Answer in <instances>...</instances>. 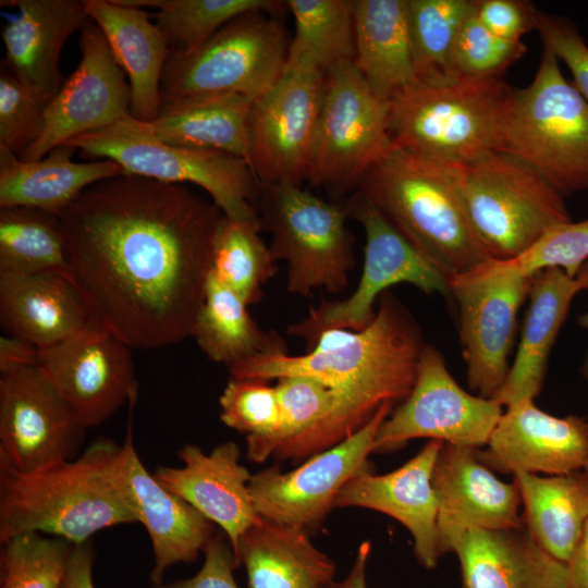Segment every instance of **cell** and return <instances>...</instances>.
Segmentation results:
<instances>
[{"instance_id":"cell-1","label":"cell","mask_w":588,"mask_h":588,"mask_svg":"<svg viewBox=\"0 0 588 588\" xmlns=\"http://www.w3.org/2000/svg\"><path fill=\"white\" fill-rule=\"evenodd\" d=\"M222 215L183 184L133 174L81 193L58 217L93 323L136 350L192 336Z\"/></svg>"},{"instance_id":"cell-2","label":"cell","mask_w":588,"mask_h":588,"mask_svg":"<svg viewBox=\"0 0 588 588\" xmlns=\"http://www.w3.org/2000/svg\"><path fill=\"white\" fill-rule=\"evenodd\" d=\"M425 345L411 313L387 291L378 299L376 316L366 329L327 330L304 355H260L228 370L232 378L268 381L306 376L332 390L334 411L290 455L289 460L298 462L355 433L384 402L404 401L414 385Z\"/></svg>"},{"instance_id":"cell-3","label":"cell","mask_w":588,"mask_h":588,"mask_svg":"<svg viewBox=\"0 0 588 588\" xmlns=\"http://www.w3.org/2000/svg\"><path fill=\"white\" fill-rule=\"evenodd\" d=\"M121 444L98 438L77 457L16 475L0 470V542L40 532L78 544L138 523L120 470Z\"/></svg>"},{"instance_id":"cell-4","label":"cell","mask_w":588,"mask_h":588,"mask_svg":"<svg viewBox=\"0 0 588 588\" xmlns=\"http://www.w3.org/2000/svg\"><path fill=\"white\" fill-rule=\"evenodd\" d=\"M354 193L449 279L493 259L469 221L452 164L393 147Z\"/></svg>"},{"instance_id":"cell-5","label":"cell","mask_w":588,"mask_h":588,"mask_svg":"<svg viewBox=\"0 0 588 588\" xmlns=\"http://www.w3.org/2000/svg\"><path fill=\"white\" fill-rule=\"evenodd\" d=\"M510 89L499 76L463 77L444 86L415 83L389 100L392 145L449 164L500 151Z\"/></svg>"},{"instance_id":"cell-6","label":"cell","mask_w":588,"mask_h":588,"mask_svg":"<svg viewBox=\"0 0 588 588\" xmlns=\"http://www.w3.org/2000/svg\"><path fill=\"white\" fill-rule=\"evenodd\" d=\"M500 151L530 167L562 196L588 189V103L546 47L530 85L507 94Z\"/></svg>"},{"instance_id":"cell-7","label":"cell","mask_w":588,"mask_h":588,"mask_svg":"<svg viewBox=\"0 0 588 588\" xmlns=\"http://www.w3.org/2000/svg\"><path fill=\"white\" fill-rule=\"evenodd\" d=\"M469 221L490 256L511 260L569 222L563 196L515 157L492 151L452 164Z\"/></svg>"},{"instance_id":"cell-8","label":"cell","mask_w":588,"mask_h":588,"mask_svg":"<svg viewBox=\"0 0 588 588\" xmlns=\"http://www.w3.org/2000/svg\"><path fill=\"white\" fill-rule=\"evenodd\" d=\"M66 144L93 158L109 159L126 174L205 189L232 219H260L256 204L261 184L244 159L219 150L177 147L151 136L131 114Z\"/></svg>"},{"instance_id":"cell-9","label":"cell","mask_w":588,"mask_h":588,"mask_svg":"<svg viewBox=\"0 0 588 588\" xmlns=\"http://www.w3.org/2000/svg\"><path fill=\"white\" fill-rule=\"evenodd\" d=\"M273 15L244 13L197 49L170 51L161 75V102L230 94L255 100L265 94L281 76L290 46L284 26Z\"/></svg>"},{"instance_id":"cell-10","label":"cell","mask_w":588,"mask_h":588,"mask_svg":"<svg viewBox=\"0 0 588 588\" xmlns=\"http://www.w3.org/2000/svg\"><path fill=\"white\" fill-rule=\"evenodd\" d=\"M270 250L287 262L286 291L309 296L319 287L340 293L356 266L344 206L294 185L262 186L256 204Z\"/></svg>"},{"instance_id":"cell-11","label":"cell","mask_w":588,"mask_h":588,"mask_svg":"<svg viewBox=\"0 0 588 588\" xmlns=\"http://www.w3.org/2000/svg\"><path fill=\"white\" fill-rule=\"evenodd\" d=\"M388 117L389 101L371 88L353 61L328 71L306 182L336 196L356 192L368 171L393 148Z\"/></svg>"},{"instance_id":"cell-12","label":"cell","mask_w":588,"mask_h":588,"mask_svg":"<svg viewBox=\"0 0 588 588\" xmlns=\"http://www.w3.org/2000/svg\"><path fill=\"white\" fill-rule=\"evenodd\" d=\"M347 218L356 220L366 234L365 259L359 282L351 295L321 301L287 328L310 350L321 333L342 329L362 331L373 320L375 304L390 286L409 283L427 294H450L449 278L427 260L372 205L353 193L344 205Z\"/></svg>"},{"instance_id":"cell-13","label":"cell","mask_w":588,"mask_h":588,"mask_svg":"<svg viewBox=\"0 0 588 588\" xmlns=\"http://www.w3.org/2000/svg\"><path fill=\"white\" fill-rule=\"evenodd\" d=\"M460 314V340L469 388L495 399L507 377L517 314L531 277L492 259L449 279Z\"/></svg>"},{"instance_id":"cell-14","label":"cell","mask_w":588,"mask_h":588,"mask_svg":"<svg viewBox=\"0 0 588 588\" xmlns=\"http://www.w3.org/2000/svg\"><path fill=\"white\" fill-rule=\"evenodd\" d=\"M85 430L38 365L0 372V470L27 475L71 461Z\"/></svg>"},{"instance_id":"cell-15","label":"cell","mask_w":588,"mask_h":588,"mask_svg":"<svg viewBox=\"0 0 588 588\" xmlns=\"http://www.w3.org/2000/svg\"><path fill=\"white\" fill-rule=\"evenodd\" d=\"M502 405L463 390L442 354L425 345L414 385L403 403L380 425L372 453L400 449L418 438L478 449L487 445Z\"/></svg>"},{"instance_id":"cell-16","label":"cell","mask_w":588,"mask_h":588,"mask_svg":"<svg viewBox=\"0 0 588 588\" xmlns=\"http://www.w3.org/2000/svg\"><path fill=\"white\" fill-rule=\"evenodd\" d=\"M324 74L286 63L278 81L254 100L248 117V162L261 186H301L307 180Z\"/></svg>"},{"instance_id":"cell-17","label":"cell","mask_w":588,"mask_h":588,"mask_svg":"<svg viewBox=\"0 0 588 588\" xmlns=\"http://www.w3.org/2000/svg\"><path fill=\"white\" fill-rule=\"evenodd\" d=\"M393 406L394 403L384 402L355 433L291 471L269 467L253 475L248 487L258 514L308 534L316 530L334 507L342 487L371 467L368 456L373 451L377 431Z\"/></svg>"},{"instance_id":"cell-18","label":"cell","mask_w":588,"mask_h":588,"mask_svg":"<svg viewBox=\"0 0 588 588\" xmlns=\"http://www.w3.org/2000/svg\"><path fill=\"white\" fill-rule=\"evenodd\" d=\"M82 58L57 96L45 107L38 139L17 157L38 160L56 147L108 127L130 113L131 90L125 73L99 26L91 20L79 34Z\"/></svg>"},{"instance_id":"cell-19","label":"cell","mask_w":588,"mask_h":588,"mask_svg":"<svg viewBox=\"0 0 588 588\" xmlns=\"http://www.w3.org/2000/svg\"><path fill=\"white\" fill-rule=\"evenodd\" d=\"M132 348L109 331L90 326L38 350V366L87 429L110 418L137 396Z\"/></svg>"},{"instance_id":"cell-20","label":"cell","mask_w":588,"mask_h":588,"mask_svg":"<svg viewBox=\"0 0 588 588\" xmlns=\"http://www.w3.org/2000/svg\"><path fill=\"white\" fill-rule=\"evenodd\" d=\"M443 442L430 440L401 467L376 475L371 467L352 477L339 491L334 507H365L400 522L413 536L414 553L425 568L442 556L439 505L432 485L434 463Z\"/></svg>"},{"instance_id":"cell-21","label":"cell","mask_w":588,"mask_h":588,"mask_svg":"<svg viewBox=\"0 0 588 588\" xmlns=\"http://www.w3.org/2000/svg\"><path fill=\"white\" fill-rule=\"evenodd\" d=\"M480 460L502 473L564 475L584 470L588 463V420L556 417L534 400L506 407Z\"/></svg>"},{"instance_id":"cell-22","label":"cell","mask_w":588,"mask_h":588,"mask_svg":"<svg viewBox=\"0 0 588 588\" xmlns=\"http://www.w3.org/2000/svg\"><path fill=\"white\" fill-rule=\"evenodd\" d=\"M460 563L461 588H569L567 565L548 554L525 525L464 527L440 537Z\"/></svg>"},{"instance_id":"cell-23","label":"cell","mask_w":588,"mask_h":588,"mask_svg":"<svg viewBox=\"0 0 588 588\" xmlns=\"http://www.w3.org/2000/svg\"><path fill=\"white\" fill-rule=\"evenodd\" d=\"M177 457L182 466H159L154 477L217 524L235 556L242 535L262 520L249 492L253 475L240 463L237 444L224 442L208 454L198 445L185 444Z\"/></svg>"},{"instance_id":"cell-24","label":"cell","mask_w":588,"mask_h":588,"mask_svg":"<svg viewBox=\"0 0 588 588\" xmlns=\"http://www.w3.org/2000/svg\"><path fill=\"white\" fill-rule=\"evenodd\" d=\"M136 397L128 402L130 420L120 453V470L152 549V585L163 581L168 568L195 561L216 535L213 523L181 497L166 489L150 474L135 449L132 413Z\"/></svg>"},{"instance_id":"cell-25","label":"cell","mask_w":588,"mask_h":588,"mask_svg":"<svg viewBox=\"0 0 588 588\" xmlns=\"http://www.w3.org/2000/svg\"><path fill=\"white\" fill-rule=\"evenodd\" d=\"M1 4L17 8L1 32L5 48L2 63L47 106L65 82L59 69L64 44L90 21L85 0H11Z\"/></svg>"},{"instance_id":"cell-26","label":"cell","mask_w":588,"mask_h":588,"mask_svg":"<svg viewBox=\"0 0 588 588\" xmlns=\"http://www.w3.org/2000/svg\"><path fill=\"white\" fill-rule=\"evenodd\" d=\"M439 537L464 527L505 529L524 525L516 483L500 480L478 449L443 443L432 473Z\"/></svg>"},{"instance_id":"cell-27","label":"cell","mask_w":588,"mask_h":588,"mask_svg":"<svg viewBox=\"0 0 588 588\" xmlns=\"http://www.w3.org/2000/svg\"><path fill=\"white\" fill-rule=\"evenodd\" d=\"M0 322L7 335L38 350L94 324L69 274L56 271L0 272Z\"/></svg>"},{"instance_id":"cell-28","label":"cell","mask_w":588,"mask_h":588,"mask_svg":"<svg viewBox=\"0 0 588 588\" xmlns=\"http://www.w3.org/2000/svg\"><path fill=\"white\" fill-rule=\"evenodd\" d=\"M85 7L128 77L131 115L140 122L154 121L160 112L161 75L170 53L166 35L142 9L115 0H85Z\"/></svg>"},{"instance_id":"cell-29","label":"cell","mask_w":588,"mask_h":588,"mask_svg":"<svg viewBox=\"0 0 588 588\" xmlns=\"http://www.w3.org/2000/svg\"><path fill=\"white\" fill-rule=\"evenodd\" d=\"M63 144L38 160L24 161L0 145V208L32 207L59 216L87 187L126 174L109 159L75 162Z\"/></svg>"},{"instance_id":"cell-30","label":"cell","mask_w":588,"mask_h":588,"mask_svg":"<svg viewBox=\"0 0 588 588\" xmlns=\"http://www.w3.org/2000/svg\"><path fill=\"white\" fill-rule=\"evenodd\" d=\"M581 290L579 281L561 268H546L531 275L529 305L516 356L495 396L502 406L534 400L540 393L551 348L572 299Z\"/></svg>"},{"instance_id":"cell-31","label":"cell","mask_w":588,"mask_h":588,"mask_svg":"<svg viewBox=\"0 0 588 588\" xmlns=\"http://www.w3.org/2000/svg\"><path fill=\"white\" fill-rule=\"evenodd\" d=\"M235 561L245 567L247 588H322L336 569L307 531L267 518L242 535Z\"/></svg>"},{"instance_id":"cell-32","label":"cell","mask_w":588,"mask_h":588,"mask_svg":"<svg viewBox=\"0 0 588 588\" xmlns=\"http://www.w3.org/2000/svg\"><path fill=\"white\" fill-rule=\"evenodd\" d=\"M353 62L383 99L417 83L406 0H353Z\"/></svg>"},{"instance_id":"cell-33","label":"cell","mask_w":588,"mask_h":588,"mask_svg":"<svg viewBox=\"0 0 588 588\" xmlns=\"http://www.w3.org/2000/svg\"><path fill=\"white\" fill-rule=\"evenodd\" d=\"M253 102L236 94L163 101L157 119L140 123L162 143L224 151L248 162V117Z\"/></svg>"},{"instance_id":"cell-34","label":"cell","mask_w":588,"mask_h":588,"mask_svg":"<svg viewBox=\"0 0 588 588\" xmlns=\"http://www.w3.org/2000/svg\"><path fill=\"white\" fill-rule=\"evenodd\" d=\"M513 478L525 527L548 554L567 564L588 523V474L542 477L517 471Z\"/></svg>"},{"instance_id":"cell-35","label":"cell","mask_w":588,"mask_h":588,"mask_svg":"<svg viewBox=\"0 0 588 588\" xmlns=\"http://www.w3.org/2000/svg\"><path fill=\"white\" fill-rule=\"evenodd\" d=\"M248 305L210 271L192 336L206 356L228 368L260 355L289 353L275 331L261 330Z\"/></svg>"},{"instance_id":"cell-36","label":"cell","mask_w":588,"mask_h":588,"mask_svg":"<svg viewBox=\"0 0 588 588\" xmlns=\"http://www.w3.org/2000/svg\"><path fill=\"white\" fill-rule=\"evenodd\" d=\"M476 0H406L416 81L444 86L460 78L453 62L461 27Z\"/></svg>"},{"instance_id":"cell-37","label":"cell","mask_w":588,"mask_h":588,"mask_svg":"<svg viewBox=\"0 0 588 588\" xmlns=\"http://www.w3.org/2000/svg\"><path fill=\"white\" fill-rule=\"evenodd\" d=\"M295 32L286 63L309 66L326 75L354 59L353 0H287Z\"/></svg>"},{"instance_id":"cell-38","label":"cell","mask_w":588,"mask_h":588,"mask_svg":"<svg viewBox=\"0 0 588 588\" xmlns=\"http://www.w3.org/2000/svg\"><path fill=\"white\" fill-rule=\"evenodd\" d=\"M260 219H232L222 215L213 237L211 273L248 306L264 296V286L277 273V261L260 231Z\"/></svg>"},{"instance_id":"cell-39","label":"cell","mask_w":588,"mask_h":588,"mask_svg":"<svg viewBox=\"0 0 588 588\" xmlns=\"http://www.w3.org/2000/svg\"><path fill=\"white\" fill-rule=\"evenodd\" d=\"M48 271L68 273L60 218L32 207L0 208V272Z\"/></svg>"},{"instance_id":"cell-40","label":"cell","mask_w":588,"mask_h":588,"mask_svg":"<svg viewBox=\"0 0 588 588\" xmlns=\"http://www.w3.org/2000/svg\"><path fill=\"white\" fill-rule=\"evenodd\" d=\"M140 9L154 7L157 26L166 35L170 51L187 53L213 36L233 19L252 11L278 13L286 8L278 0H115Z\"/></svg>"},{"instance_id":"cell-41","label":"cell","mask_w":588,"mask_h":588,"mask_svg":"<svg viewBox=\"0 0 588 588\" xmlns=\"http://www.w3.org/2000/svg\"><path fill=\"white\" fill-rule=\"evenodd\" d=\"M0 588H61L74 543L40 532L1 542Z\"/></svg>"},{"instance_id":"cell-42","label":"cell","mask_w":588,"mask_h":588,"mask_svg":"<svg viewBox=\"0 0 588 588\" xmlns=\"http://www.w3.org/2000/svg\"><path fill=\"white\" fill-rule=\"evenodd\" d=\"M259 378L230 377L220 399L222 422L246 436L247 457L268 441L280 426L277 387Z\"/></svg>"},{"instance_id":"cell-43","label":"cell","mask_w":588,"mask_h":588,"mask_svg":"<svg viewBox=\"0 0 588 588\" xmlns=\"http://www.w3.org/2000/svg\"><path fill=\"white\" fill-rule=\"evenodd\" d=\"M526 50L522 40L503 39L487 29L478 21L474 9L463 23L455 42L454 69L458 78L499 76Z\"/></svg>"},{"instance_id":"cell-44","label":"cell","mask_w":588,"mask_h":588,"mask_svg":"<svg viewBox=\"0 0 588 588\" xmlns=\"http://www.w3.org/2000/svg\"><path fill=\"white\" fill-rule=\"evenodd\" d=\"M588 260V219L550 229L527 252L511 260H499L505 268L531 277L551 267L575 278Z\"/></svg>"},{"instance_id":"cell-45","label":"cell","mask_w":588,"mask_h":588,"mask_svg":"<svg viewBox=\"0 0 588 588\" xmlns=\"http://www.w3.org/2000/svg\"><path fill=\"white\" fill-rule=\"evenodd\" d=\"M45 107L1 62L0 145L19 156L34 144L45 126Z\"/></svg>"},{"instance_id":"cell-46","label":"cell","mask_w":588,"mask_h":588,"mask_svg":"<svg viewBox=\"0 0 588 588\" xmlns=\"http://www.w3.org/2000/svg\"><path fill=\"white\" fill-rule=\"evenodd\" d=\"M536 30L543 47L569 69L574 87L588 103V46L573 22L566 17L537 12Z\"/></svg>"},{"instance_id":"cell-47","label":"cell","mask_w":588,"mask_h":588,"mask_svg":"<svg viewBox=\"0 0 588 588\" xmlns=\"http://www.w3.org/2000/svg\"><path fill=\"white\" fill-rule=\"evenodd\" d=\"M538 10L525 0H476L478 21L500 38L519 41L536 29Z\"/></svg>"},{"instance_id":"cell-48","label":"cell","mask_w":588,"mask_h":588,"mask_svg":"<svg viewBox=\"0 0 588 588\" xmlns=\"http://www.w3.org/2000/svg\"><path fill=\"white\" fill-rule=\"evenodd\" d=\"M204 564L191 578L152 585V588H238L233 571L237 567L229 540L216 534L204 550Z\"/></svg>"},{"instance_id":"cell-49","label":"cell","mask_w":588,"mask_h":588,"mask_svg":"<svg viewBox=\"0 0 588 588\" xmlns=\"http://www.w3.org/2000/svg\"><path fill=\"white\" fill-rule=\"evenodd\" d=\"M95 555L91 540L74 544L61 588H95L93 580Z\"/></svg>"},{"instance_id":"cell-50","label":"cell","mask_w":588,"mask_h":588,"mask_svg":"<svg viewBox=\"0 0 588 588\" xmlns=\"http://www.w3.org/2000/svg\"><path fill=\"white\" fill-rule=\"evenodd\" d=\"M38 364V348L10 335L0 338V372Z\"/></svg>"},{"instance_id":"cell-51","label":"cell","mask_w":588,"mask_h":588,"mask_svg":"<svg viewBox=\"0 0 588 588\" xmlns=\"http://www.w3.org/2000/svg\"><path fill=\"white\" fill-rule=\"evenodd\" d=\"M566 565L569 588H588V523Z\"/></svg>"},{"instance_id":"cell-52","label":"cell","mask_w":588,"mask_h":588,"mask_svg":"<svg viewBox=\"0 0 588 588\" xmlns=\"http://www.w3.org/2000/svg\"><path fill=\"white\" fill-rule=\"evenodd\" d=\"M371 546L363 541L356 552L355 560L347 576L342 580H332L322 588H367L366 568Z\"/></svg>"},{"instance_id":"cell-53","label":"cell","mask_w":588,"mask_h":588,"mask_svg":"<svg viewBox=\"0 0 588 588\" xmlns=\"http://www.w3.org/2000/svg\"><path fill=\"white\" fill-rule=\"evenodd\" d=\"M575 278L579 281L581 289L588 291V260H586L581 265ZM578 322L580 323L581 327L588 330V313L579 316ZM583 372L588 379V356H587Z\"/></svg>"},{"instance_id":"cell-54","label":"cell","mask_w":588,"mask_h":588,"mask_svg":"<svg viewBox=\"0 0 588 588\" xmlns=\"http://www.w3.org/2000/svg\"><path fill=\"white\" fill-rule=\"evenodd\" d=\"M584 470L588 474V463H587L586 467L584 468Z\"/></svg>"}]
</instances>
